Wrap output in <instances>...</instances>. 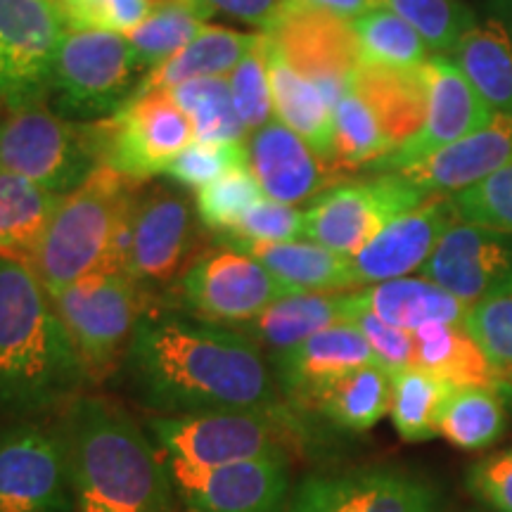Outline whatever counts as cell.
<instances>
[{
    "label": "cell",
    "mask_w": 512,
    "mask_h": 512,
    "mask_svg": "<svg viewBox=\"0 0 512 512\" xmlns=\"http://www.w3.org/2000/svg\"><path fill=\"white\" fill-rule=\"evenodd\" d=\"M124 368L140 403L164 415L254 411L297 418L261 349L226 325L169 313L140 318Z\"/></svg>",
    "instance_id": "1"
},
{
    "label": "cell",
    "mask_w": 512,
    "mask_h": 512,
    "mask_svg": "<svg viewBox=\"0 0 512 512\" xmlns=\"http://www.w3.org/2000/svg\"><path fill=\"white\" fill-rule=\"evenodd\" d=\"M74 512H169V465L136 420L100 396H76L60 425Z\"/></svg>",
    "instance_id": "2"
},
{
    "label": "cell",
    "mask_w": 512,
    "mask_h": 512,
    "mask_svg": "<svg viewBox=\"0 0 512 512\" xmlns=\"http://www.w3.org/2000/svg\"><path fill=\"white\" fill-rule=\"evenodd\" d=\"M88 382L46 287L24 261L0 256V413L69 406Z\"/></svg>",
    "instance_id": "3"
},
{
    "label": "cell",
    "mask_w": 512,
    "mask_h": 512,
    "mask_svg": "<svg viewBox=\"0 0 512 512\" xmlns=\"http://www.w3.org/2000/svg\"><path fill=\"white\" fill-rule=\"evenodd\" d=\"M143 183L112 166L62 195L29 268L48 294H57L95 271H126L131 219Z\"/></svg>",
    "instance_id": "4"
},
{
    "label": "cell",
    "mask_w": 512,
    "mask_h": 512,
    "mask_svg": "<svg viewBox=\"0 0 512 512\" xmlns=\"http://www.w3.org/2000/svg\"><path fill=\"white\" fill-rule=\"evenodd\" d=\"M102 166L98 121H72L46 98L0 95V169L67 195Z\"/></svg>",
    "instance_id": "5"
},
{
    "label": "cell",
    "mask_w": 512,
    "mask_h": 512,
    "mask_svg": "<svg viewBox=\"0 0 512 512\" xmlns=\"http://www.w3.org/2000/svg\"><path fill=\"white\" fill-rule=\"evenodd\" d=\"M147 72L124 34L67 31L50 72L48 100L64 119L100 121L131 100Z\"/></svg>",
    "instance_id": "6"
},
{
    "label": "cell",
    "mask_w": 512,
    "mask_h": 512,
    "mask_svg": "<svg viewBox=\"0 0 512 512\" xmlns=\"http://www.w3.org/2000/svg\"><path fill=\"white\" fill-rule=\"evenodd\" d=\"M48 297L79 351L88 380L100 384L124 366L133 332L147 313L143 283L126 271H95Z\"/></svg>",
    "instance_id": "7"
},
{
    "label": "cell",
    "mask_w": 512,
    "mask_h": 512,
    "mask_svg": "<svg viewBox=\"0 0 512 512\" xmlns=\"http://www.w3.org/2000/svg\"><path fill=\"white\" fill-rule=\"evenodd\" d=\"M150 432L166 458L226 465L287 456V444L299 437V420L254 411L159 415L150 420Z\"/></svg>",
    "instance_id": "8"
},
{
    "label": "cell",
    "mask_w": 512,
    "mask_h": 512,
    "mask_svg": "<svg viewBox=\"0 0 512 512\" xmlns=\"http://www.w3.org/2000/svg\"><path fill=\"white\" fill-rule=\"evenodd\" d=\"M425 200L430 197L399 171L332 183L304 211V238L351 256Z\"/></svg>",
    "instance_id": "9"
},
{
    "label": "cell",
    "mask_w": 512,
    "mask_h": 512,
    "mask_svg": "<svg viewBox=\"0 0 512 512\" xmlns=\"http://www.w3.org/2000/svg\"><path fill=\"white\" fill-rule=\"evenodd\" d=\"M98 124L102 166H112L140 183L166 174L171 162L195 140L188 114L169 91L133 95L117 114Z\"/></svg>",
    "instance_id": "10"
},
{
    "label": "cell",
    "mask_w": 512,
    "mask_h": 512,
    "mask_svg": "<svg viewBox=\"0 0 512 512\" xmlns=\"http://www.w3.org/2000/svg\"><path fill=\"white\" fill-rule=\"evenodd\" d=\"M294 294L252 254L230 245L209 249L192 259L181 275L185 309L216 325L247 323L273 302Z\"/></svg>",
    "instance_id": "11"
},
{
    "label": "cell",
    "mask_w": 512,
    "mask_h": 512,
    "mask_svg": "<svg viewBox=\"0 0 512 512\" xmlns=\"http://www.w3.org/2000/svg\"><path fill=\"white\" fill-rule=\"evenodd\" d=\"M0 512H74L60 427L17 422L0 432Z\"/></svg>",
    "instance_id": "12"
},
{
    "label": "cell",
    "mask_w": 512,
    "mask_h": 512,
    "mask_svg": "<svg viewBox=\"0 0 512 512\" xmlns=\"http://www.w3.org/2000/svg\"><path fill=\"white\" fill-rule=\"evenodd\" d=\"M264 34L297 72L316 83L332 107L347 91L351 74L363 62L351 22L299 0H285Z\"/></svg>",
    "instance_id": "13"
},
{
    "label": "cell",
    "mask_w": 512,
    "mask_h": 512,
    "mask_svg": "<svg viewBox=\"0 0 512 512\" xmlns=\"http://www.w3.org/2000/svg\"><path fill=\"white\" fill-rule=\"evenodd\" d=\"M171 482L197 512H287L292 501L287 456L195 465L169 458Z\"/></svg>",
    "instance_id": "14"
},
{
    "label": "cell",
    "mask_w": 512,
    "mask_h": 512,
    "mask_svg": "<svg viewBox=\"0 0 512 512\" xmlns=\"http://www.w3.org/2000/svg\"><path fill=\"white\" fill-rule=\"evenodd\" d=\"M197 209L171 185L140 188L131 219L126 273L143 285L169 283L197 249Z\"/></svg>",
    "instance_id": "15"
},
{
    "label": "cell",
    "mask_w": 512,
    "mask_h": 512,
    "mask_svg": "<svg viewBox=\"0 0 512 512\" xmlns=\"http://www.w3.org/2000/svg\"><path fill=\"white\" fill-rule=\"evenodd\" d=\"M67 19L60 0H0V95L48 100V83Z\"/></svg>",
    "instance_id": "16"
},
{
    "label": "cell",
    "mask_w": 512,
    "mask_h": 512,
    "mask_svg": "<svg viewBox=\"0 0 512 512\" xmlns=\"http://www.w3.org/2000/svg\"><path fill=\"white\" fill-rule=\"evenodd\" d=\"M427 81V114L418 131L382 162L370 166L373 174H394L425 162L444 147L458 143L494 117L479 93L470 86L451 57L432 55L422 64Z\"/></svg>",
    "instance_id": "17"
},
{
    "label": "cell",
    "mask_w": 512,
    "mask_h": 512,
    "mask_svg": "<svg viewBox=\"0 0 512 512\" xmlns=\"http://www.w3.org/2000/svg\"><path fill=\"white\" fill-rule=\"evenodd\" d=\"M434 484L396 467H358L306 477L287 512H439Z\"/></svg>",
    "instance_id": "18"
},
{
    "label": "cell",
    "mask_w": 512,
    "mask_h": 512,
    "mask_svg": "<svg viewBox=\"0 0 512 512\" xmlns=\"http://www.w3.org/2000/svg\"><path fill=\"white\" fill-rule=\"evenodd\" d=\"M422 278L467 306L512 294V233L456 221L439 240Z\"/></svg>",
    "instance_id": "19"
},
{
    "label": "cell",
    "mask_w": 512,
    "mask_h": 512,
    "mask_svg": "<svg viewBox=\"0 0 512 512\" xmlns=\"http://www.w3.org/2000/svg\"><path fill=\"white\" fill-rule=\"evenodd\" d=\"M460 221L453 197L434 195L387 223L366 247L351 254L356 287L408 278L427 264L439 240Z\"/></svg>",
    "instance_id": "20"
},
{
    "label": "cell",
    "mask_w": 512,
    "mask_h": 512,
    "mask_svg": "<svg viewBox=\"0 0 512 512\" xmlns=\"http://www.w3.org/2000/svg\"><path fill=\"white\" fill-rule=\"evenodd\" d=\"M370 363L377 361L368 339L347 320L268 356L275 384L294 411H302L304 403L325 384Z\"/></svg>",
    "instance_id": "21"
},
{
    "label": "cell",
    "mask_w": 512,
    "mask_h": 512,
    "mask_svg": "<svg viewBox=\"0 0 512 512\" xmlns=\"http://www.w3.org/2000/svg\"><path fill=\"white\" fill-rule=\"evenodd\" d=\"M247 150L249 169L268 200L297 207L313 200L335 178L330 166L283 121H268L254 131Z\"/></svg>",
    "instance_id": "22"
},
{
    "label": "cell",
    "mask_w": 512,
    "mask_h": 512,
    "mask_svg": "<svg viewBox=\"0 0 512 512\" xmlns=\"http://www.w3.org/2000/svg\"><path fill=\"white\" fill-rule=\"evenodd\" d=\"M508 164H512V114H494L479 131L399 174L427 197H451Z\"/></svg>",
    "instance_id": "23"
},
{
    "label": "cell",
    "mask_w": 512,
    "mask_h": 512,
    "mask_svg": "<svg viewBox=\"0 0 512 512\" xmlns=\"http://www.w3.org/2000/svg\"><path fill=\"white\" fill-rule=\"evenodd\" d=\"M266 48L273 112L332 169V162H335V119H332V105L320 93L316 83L306 79L302 72H297L287 62V57L280 53L278 46L268 36ZM332 174H335V169H332Z\"/></svg>",
    "instance_id": "24"
},
{
    "label": "cell",
    "mask_w": 512,
    "mask_h": 512,
    "mask_svg": "<svg viewBox=\"0 0 512 512\" xmlns=\"http://www.w3.org/2000/svg\"><path fill=\"white\" fill-rule=\"evenodd\" d=\"M415 368L451 387H489L508 396L512 375L498 368L463 325L430 323L413 332Z\"/></svg>",
    "instance_id": "25"
},
{
    "label": "cell",
    "mask_w": 512,
    "mask_h": 512,
    "mask_svg": "<svg viewBox=\"0 0 512 512\" xmlns=\"http://www.w3.org/2000/svg\"><path fill=\"white\" fill-rule=\"evenodd\" d=\"M221 242L252 254L292 292H342L356 287L351 256L339 254L318 242Z\"/></svg>",
    "instance_id": "26"
},
{
    "label": "cell",
    "mask_w": 512,
    "mask_h": 512,
    "mask_svg": "<svg viewBox=\"0 0 512 512\" xmlns=\"http://www.w3.org/2000/svg\"><path fill=\"white\" fill-rule=\"evenodd\" d=\"M351 302L384 323L415 332L430 323L463 325L470 306L427 278H396L351 292Z\"/></svg>",
    "instance_id": "27"
},
{
    "label": "cell",
    "mask_w": 512,
    "mask_h": 512,
    "mask_svg": "<svg viewBox=\"0 0 512 512\" xmlns=\"http://www.w3.org/2000/svg\"><path fill=\"white\" fill-rule=\"evenodd\" d=\"M349 86L373 107L380 124L394 143H406L422 126L427 114V81L422 67L392 69L361 62L351 74Z\"/></svg>",
    "instance_id": "28"
},
{
    "label": "cell",
    "mask_w": 512,
    "mask_h": 512,
    "mask_svg": "<svg viewBox=\"0 0 512 512\" xmlns=\"http://www.w3.org/2000/svg\"><path fill=\"white\" fill-rule=\"evenodd\" d=\"M448 57L491 112L512 114V19H482Z\"/></svg>",
    "instance_id": "29"
},
{
    "label": "cell",
    "mask_w": 512,
    "mask_h": 512,
    "mask_svg": "<svg viewBox=\"0 0 512 512\" xmlns=\"http://www.w3.org/2000/svg\"><path fill=\"white\" fill-rule=\"evenodd\" d=\"M344 320H347V292H294L273 302L259 316L235 330L259 349H268L273 354Z\"/></svg>",
    "instance_id": "30"
},
{
    "label": "cell",
    "mask_w": 512,
    "mask_h": 512,
    "mask_svg": "<svg viewBox=\"0 0 512 512\" xmlns=\"http://www.w3.org/2000/svg\"><path fill=\"white\" fill-rule=\"evenodd\" d=\"M392 375L377 363L363 366L325 384L304 403L302 411L318 413L339 430L366 432L389 413Z\"/></svg>",
    "instance_id": "31"
},
{
    "label": "cell",
    "mask_w": 512,
    "mask_h": 512,
    "mask_svg": "<svg viewBox=\"0 0 512 512\" xmlns=\"http://www.w3.org/2000/svg\"><path fill=\"white\" fill-rule=\"evenodd\" d=\"M256 38H259V34H242V31L207 24L181 53L152 67L143 76V81H140L133 95L171 91L178 83L202 79V76H226L238 67L242 57L256 43Z\"/></svg>",
    "instance_id": "32"
},
{
    "label": "cell",
    "mask_w": 512,
    "mask_h": 512,
    "mask_svg": "<svg viewBox=\"0 0 512 512\" xmlns=\"http://www.w3.org/2000/svg\"><path fill=\"white\" fill-rule=\"evenodd\" d=\"M62 195L0 169V256L29 266Z\"/></svg>",
    "instance_id": "33"
},
{
    "label": "cell",
    "mask_w": 512,
    "mask_h": 512,
    "mask_svg": "<svg viewBox=\"0 0 512 512\" xmlns=\"http://www.w3.org/2000/svg\"><path fill=\"white\" fill-rule=\"evenodd\" d=\"M505 394L489 387H453L439 418V437L463 451H482L503 437Z\"/></svg>",
    "instance_id": "34"
},
{
    "label": "cell",
    "mask_w": 512,
    "mask_h": 512,
    "mask_svg": "<svg viewBox=\"0 0 512 512\" xmlns=\"http://www.w3.org/2000/svg\"><path fill=\"white\" fill-rule=\"evenodd\" d=\"M332 119H335V162H332L335 174L358 169L368 171L389 152H394V143L384 133L373 107L351 86L332 107Z\"/></svg>",
    "instance_id": "35"
},
{
    "label": "cell",
    "mask_w": 512,
    "mask_h": 512,
    "mask_svg": "<svg viewBox=\"0 0 512 512\" xmlns=\"http://www.w3.org/2000/svg\"><path fill=\"white\" fill-rule=\"evenodd\" d=\"M453 387L420 368H403L392 375L394 430L408 444H420L439 437V418Z\"/></svg>",
    "instance_id": "36"
},
{
    "label": "cell",
    "mask_w": 512,
    "mask_h": 512,
    "mask_svg": "<svg viewBox=\"0 0 512 512\" xmlns=\"http://www.w3.org/2000/svg\"><path fill=\"white\" fill-rule=\"evenodd\" d=\"M171 98L188 114L195 140L221 143V140H242L247 128L235 110L233 91L226 76H202L171 88Z\"/></svg>",
    "instance_id": "37"
},
{
    "label": "cell",
    "mask_w": 512,
    "mask_h": 512,
    "mask_svg": "<svg viewBox=\"0 0 512 512\" xmlns=\"http://www.w3.org/2000/svg\"><path fill=\"white\" fill-rule=\"evenodd\" d=\"M351 27L356 31L363 62L392 69H418L430 62L432 50L422 36L387 5L366 12L351 22Z\"/></svg>",
    "instance_id": "38"
},
{
    "label": "cell",
    "mask_w": 512,
    "mask_h": 512,
    "mask_svg": "<svg viewBox=\"0 0 512 512\" xmlns=\"http://www.w3.org/2000/svg\"><path fill=\"white\" fill-rule=\"evenodd\" d=\"M207 19L197 12L188 0H169L150 12L140 27L126 34L131 46L147 69L157 67L169 57L188 46L200 31L207 27Z\"/></svg>",
    "instance_id": "39"
},
{
    "label": "cell",
    "mask_w": 512,
    "mask_h": 512,
    "mask_svg": "<svg viewBox=\"0 0 512 512\" xmlns=\"http://www.w3.org/2000/svg\"><path fill=\"white\" fill-rule=\"evenodd\" d=\"M387 8L406 19L422 36L432 53L448 57L477 24L463 0H382Z\"/></svg>",
    "instance_id": "40"
},
{
    "label": "cell",
    "mask_w": 512,
    "mask_h": 512,
    "mask_svg": "<svg viewBox=\"0 0 512 512\" xmlns=\"http://www.w3.org/2000/svg\"><path fill=\"white\" fill-rule=\"evenodd\" d=\"M264 200V188L254 178L252 169L245 166V169L230 171L219 181L209 183L207 188L197 190L195 209L200 216V226L219 235H228L238 228L249 209Z\"/></svg>",
    "instance_id": "41"
},
{
    "label": "cell",
    "mask_w": 512,
    "mask_h": 512,
    "mask_svg": "<svg viewBox=\"0 0 512 512\" xmlns=\"http://www.w3.org/2000/svg\"><path fill=\"white\" fill-rule=\"evenodd\" d=\"M245 166H249V150L242 140H221V143L192 140L171 162L166 176L174 178L181 188L202 190L221 176Z\"/></svg>",
    "instance_id": "42"
},
{
    "label": "cell",
    "mask_w": 512,
    "mask_h": 512,
    "mask_svg": "<svg viewBox=\"0 0 512 512\" xmlns=\"http://www.w3.org/2000/svg\"><path fill=\"white\" fill-rule=\"evenodd\" d=\"M235 110L247 131H259L273 117L271 79H268V48L266 36L259 34L249 53L242 57L238 67L230 74Z\"/></svg>",
    "instance_id": "43"
},
{
    "label": "cell",
    "mask_w": 512,
    "mask_h": 512,
    "mask_svg": "<svg viewBox=\"0 0 512 512\" xmlns=\"http://www.w3.org/2000/svg\"><path fill=\"white\" fill-rule=\"evenodd\" d=\"M169 0H60L69 31L131 34L150 12Z\"/></svg>",
    "instance_id": "44"
},
{
    "label": "cell",
    "mask_w": 512,
    "mask_h": 512,
    "mask_svg": "<svg viewBox=\"0 0 512 512\" xmlns=\"http://www.w3.org/2000/svg\"><path fill=\"white\" fill-rule=\"evenodd\" d=\"M451 197L460 221L512 233V164Z\"/></svg>",
    "instance_id": "45"
},
{
    "label": "cell",
    "mask_w": 512,
    "mask_h": 512,
    "mask_svg": "<svg viewBox=\"0 0 512 512\" xmlns=\"http://www.w3.org/2000/svg\"><path fill=\"white\" fill-rule=\"evenodd\" d=\"M463 328L498 368L512 375V294L470 306Z\"/></svg>",
    "instance_id": "46"
},
{
    "label": "cell",
    "mask_w": 512,
    "mask_h": 512,
    "mask_svg": "<svg viewBox=\"0 0 512 512\" xmlns=\"http://www.w3.org/2000/svg\"><path fill=\"white\" fill-rule=\"evenodd\" d=\"M347 323L356 325L368 339L373 349L377 366H382L389 375L399 373L403 368H411L415 363V339L413 332L384 323L375 313H370L351 302V292H347Z\"/></svg>",
    "instance_id": "47"
},
{
    "label": "cell",
    "mask_w": 512,
    "mask_h": 512,
    "mask_svg": "<svg viewBox=\"0 0 512 512\" xmlns=\"http://www.w3.org/2000/svg\"><path fill=\"white\" fill-rule=\"evenodd\" d=\"M299 238H304V211L268 197L242 216L233 233L219 235V240L240 242H292Z\"/></svg>",
    "instance_id": "48"
},
{
    "label": "cell",
    "mask_w": 512,
    "mask_h": 512,
    "mask_svg": "<svg viewBox=\"0 0 512 512\" xmlns=\"http://www.w3.org/2000/svg\"><path fill=\"white\" fill-rule=\"evenodd\" d=\"M467 486L491 510L512 512V448L472 465Z\"/></svg>",
    "instance_id": "49"
},
{
    "label": "cell",
    "mask_w": 512,
    "mask_h": 512,
    "mask_svg": "<svg viewBox=\"0 0 512 512\" xmlns=\"http://www.w3.org/2000/svg\"><path fill=\"white\" fill-rule=\"evenodd\" d=\"M204 19L214 17L216 12L226 15L235 22L249 24V27L266 29L283 8L285 0H188Z\"/></svg>",
    "instance_id": "50"
},
{
    "label": "cell",
    "mask_w": 512,
    "mask_h": 512,
    "mask_svg": "<svg viewBox=\"0 0 512 512\" xmlns=\"http://www.w3.org/2000/svg\"><path fill=\"white\" fill-rule=\"evenodd\" d=\"M299 3L328 12V15H335L339 19H344V22H356V19L366 15V12L384 5L382 0H299Z\"/></svg>",
    "instance_id": "51"
}]
</instances>
